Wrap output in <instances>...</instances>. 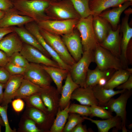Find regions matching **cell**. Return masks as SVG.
<instances>
[{
	"mask_svg": "<svg viewBox=\"0 0 132 132\" xmlns=\"http://www.w3.org/2000/svg\"><path fill=\"white\" fill-rule=\"evenodd\" d=\"M52 0H13L12 1L13 8L19 13L31 17L37 22L50 20L46 11Z\"/></svg>",
	"mask_w": 132,
	"mask_h": 132,
	"instance_id": "6da1fadb",
	"label": "cell"
},
{
	"mask_svg": "<svg viewBox=\"0 0 132 132\" xmlns=\"http://www.w3.org/2000/svg\"><path fill=\"white\" fill-rule=\"evenodd\" d=\"M50 20H79L81 18L68 0H52L46 11Z\"/></svg>",
	"mask_w": 132,
	"mask_h": 132,
	"instance_id": "7a4b0ae2",
	"label": "cell"
},
{
	"mask_svg": "<svg viewBox=\"0 0 132 132\" xmlns=\"http://www.w3.org/2000/svg\"><path fill=\"white\" fill-rule=\"evenodd\" d=\"M93 15H90L85 18H80L76 25L80 34L84 52L94 51L98 44L93 28Z\"/></svg>",
	"mask_w": 132,
	"mask_h": 132,
	"instance_id": "3957f363",
	"label": "cell"
},
{
	"mask_svg": "<svg viewBox=\"0 0 132 132\" xmlns=\"http://www.w3.org/2000/svg\"><path fill=\"white\" fill-rule=\"evenodd\" d=\"M94 62L93 51L83 52L81 58L71 66L69 71L73 81L81 87H86V79L88 67Z\"/></svg>",
	"mask_w": 132,
	"mask_h": 132,
	"instance_id": "277c9868",
	"label": "cell"
},
{
	"mask_svg": "<svg viewBox=\"0 0 132 132\" xmlns=\"http://www.w3.org/2000/svg\"><path fill=\"white\" fill-rule=\"evenodd\" d=\"M94 52V62L97 67L103 70L122 69L121 60L110 51L99 44Z\"/></svg>",
	"mask_w": 132,
	"mask_h": 132,
	"instance_id": "5b68a950",
	"label": "cell"
},
{
	"mask_svg": "<svg viewBox=\"0 0 132 132\" xmlns=\"http://www.w3.org/2000/svg\"><path fill=\"white\" fill-rule=\"evenodd\" d=\"M79 20H45L36 22L40 28L60 36L70 33L76 27Z\"/></svg>",
	"mask_w": 132,
	"mask_h": 132,
	"instance_id": "8992f818",
	"label": "cell"
},
{
	"mask_svg": "<svg viewBox=\"0 0 132 132\" xmlns=\"http://www.w3.org/2000/svg\"><path fill=\"white\" fill-rule=\"evenodd\" d=\"M39 30L45 40L64 62L71 66L76 62L69 53L60 35L41 28Z\"/></svg>",
	"mask_w": 132,
	"mask_h": 132,
	"instance_id": "52a82bcc",
	"label": "cell"
},
{
	"mask_svg": "<svg viewBox=\"0 0 132 132\" xmlns=\"http://www.w3.org/2000/svg\"><path fill=\"white\" fill-rule=\"evenodd\" d=\"M23 76L24 78L43 88L50 87L52 81L40 64L30 63Z\"/></svg>",
	"mask_w": 132,
	"mask_h": 132,
	"instance_id": "ba28073f",
	"label": "cell"
},
{
	"mask_svg": "<svg viewBox=\"0 0 132 132\" xmlns=\"http://www.w3.org/2000/svg\"><path fill=\"white\" fill-rule=\"evenodd\" d=\"M116 99L111 98L105 106L108 110L114 112L116 116L121 120V129L123 132H127L126 127V107L127 101L131 96V90H126Z\"/></svg>",
	"mask_w": 132,
	"mask_h": 132,
	"instance_id": "9c48e42d",
	"label": "cell"
},
{
	"mask_svg": "<svg viewBox=\"0 0 132 132\" xmlns=\"http://www.w3.org/2000/svg\"><path fill=\"white\" fill-rule=\"evenodd\" d=\"M25 27L35 37L40 44L48 53L53 60L56 62L60 68L69 71L71 66L64 62L52 48L47 43L41 35L39 28L36 23L33 21L25 25Z\"/></svg>",
	"mask_w": 132,
	"mask_h": 132,
	"instance_id": "30bf717a",
	"label": "cell"
},
{
	"mask_svg": "<svg viewBox=\"0 0 132 132\" xmlns=\"http://www.w3.org/2000/svg\"><path fill=\"white\" fill-rule=\"evenodd\" d=\"M20 52L30 63L60 67L54 60L46 56L35 47L24 43Z\"/></svg>",
	"mask_w": 132,
	"mask_h": 132,
	"instance_id": "8fae6325",
	"label": "cell"
},
{
	"mask_svg": "<svg viewBox=\"0 0 132 132\" xmlns=\"http://www.w3.org/2000/svg\"><path fill=\"white\" fill-rule=\"evenodd\" d=\"M61 36L69 53L76 62L78 61L81 57L84 52L79 34L74 30L70 33Z\"/></svg>",
	"mask_w": 132,
	"mask_h": 132,
	"instance_id": "7c38bea8",
	"label": "cell"
},
{
	"mask_svg": "<svg viewBox=\"0 0 132 132\" xmlns=\"http://www.w3.org/2000/svg\"><path fill=\"white\" fill-rule=\"evenodd\" d=\"M32 18L19 13L14 8L6 11L0 20V27L22 26L33 21Z\"/></svg>",
	"mask_w": 132,
	"mask_h": 132,
	"instance_id": "4fadbf2b",
	"label": "cell"
},
{
	"mask_svg": "<svg viewBox=\"0 0 132 132\" xmlns=\"http://www.w3.org/2000/svg\"><path fill=\"white\" fill-rule=\"evenodd\" d=\"M23 42L14 31L10 33L0 40V50L10 56L14 53L20 52Z\"/></svg>",
	"mask_w": 132,
	"mask_h": 132,
	"instance_id": "5bb4252c",
	"label": "cell"
},
{
	"mask_svg": "<svg viewBox=\"0 0 132 132\" xmlns=\"http://www.w3.org/2000/svg\"><path fill=\"white\" fill-rule=\"evenodd\" d=\"M120 27L118 26L115 31L110 28L107 36L101 43L99 44L118 58L121 54Z\"/></svg>",
	"mask_w": 132,
	"mask_h": 132,
	"instance_id": "9a60e30c",
	"label": "cell"
},
{
	"mask_svg": "<svg viewBox=\"0 0 132 132\" xmlns=\"http://www.w3.org/2000/svg\"><path fill=\"white\" fill-rule=\"evenodd\" d=\"M24 78L23 75L11 76L5 84L3 100L1 105H8L14 98L16 93Z\"/></svg>",
	"mask_w": 132,
	"mask_h": 132,
	"instance_id": "2e32d148",
	"label": "cell"
},
{
	"mask_svg": "<svg viewBox=\"0 0 132 132\" xmlns=\"http://www.w3.org/2000/svg\"><path fill=\"white\" fill-rule=\"evenodd\" d=\"M71 99L75 100L81 104L91 106L99 105L92 87H79L73 91Z\"/></svg>",
	"mask_w": 132,
	"mask_h": 132,
	"instance_id": "e0dca14e",
	"label": "cell"
},
{
	"mask_svg": "<svg viewBox=\"0 0 132 132\" xmlns=\"http://www.w3.org/2000/svg\"><path fill=\"white\" fill-rule=\"evenodd\" d=\"M129 16L126 15L123 19L120 30L122 34V38L121 42L120 57L122 63H127V52L128 46L132 37V28L128 23Z\"/></svg>",
	"mask_w": 132,
	"mask_h": 132,
	"instance_id": "ac0fdd59",
	"label": "cell"
},
{
	"mask_svg": "<svg viewBox=\"0 0 132 132\" xmlns=\"http://www.w3.org/2000/svg\"><path fill=\"white\" fill-rule=\"evenodd\" d=\"M132 3L131 1H125L117 7L101 13L99 15L109 22L113 28H117L122 12Z\"/></svg>",
	"mask_w": 132,
	"mask_h": 132,
	"instance_id": "d6986e66",
	"label": "cell"
},
{
	"mask_svg": "<svg viewBox=\"0 0 132 132\" xmlns=\"http://www.w3.org/2000/svg\"><path fill=\"white\" fill-rule=\"evenodd\" d=\"M92 87L94 96L97 99L99 105L105 106L109 100L114 96L121 94L126 90L106 89L103 87L97 85Z\"/></svg>",
	"mask_w": 132,
	"mask_h": 132,
	"instance_id": "ffe728a7",
	"label": "cell"
},
{
	"mask_svg": "<svg viewBox=\"0 0 132 132\" xmlns=\"http://www.w3.org/2000/svg\"><path fill=\"white\" fill-rule=\"evenodd\" d=\"M14 31L19 35L24 43L35 47L48 57H51L48 53L40 44L35 37L25 27H13Z\"/></svg>",
	"mask_w": 132,
	"mask_h": 132,
	"instance_id": "44dd1931",
	"label": "cell"
},
{
	"mask_svg": "<svg viewBox=\"0 0 132 132\" xmlns=\"http://www.w3.org/2000/svg\"><path fill=\"white\" fill-rule=\"evenodd\" d=\"M66 79L65 84L62 86L59 101V105L62 110L70 103L72 93L75 89L80 87L73 80L69 71Z\"/></svg>",
	"mask_w": 132,
	"mask_h": 132,
	"instance_id": "7402d4cb",
	"label": "cell"
},
{
	"mask_svg": "<svg viewBox=\"0 0 132 132\" xmlns=\"http://www.w3.org/2000/svg\"><path fill=\"white\" fill-rule=\"evenodd\" d=\"M125 2V0H90L89 7L93 16L99 15L106 9L117 7Z\"/></svg>",
	"mask_w": 132,
	"mask_h": 132,
	"instance_id": "603a6c76",
	"label": "cell"
},
{
	"mask_svg": "<svg viewBox=\"0 0 132 132\" xmlns=\"http://www.w3.org/2000/svg\"><path fill=\"white\" fill-rule=\"evenodd\" d=\"M115 70L110 69L103 70L97 67L93 70L88 69L86 79V87H93L97 85L99 81L102 78H105L108 80Z\"/></svg>",
	"mask_w": 132,
	"mask_h": 132,
	"instance_id": "cb8c5ba5",
	"label": "cell"
},
{
	"mask_svg": "<svg viewBox=\"0 0 132 132\" xmlns=\"http://www.w3.org/2000/svg\"><path fill=\"white\" fill-rule=\"evenodd\" d=\"M82 116L85 120H88L95 124L99 132H108L111 128L114 127L121 129V119L116 116L103 120H94L87 117Z\"/></svg>",
	"mask_w": 132,
	"mask_h": 132,
	"instance_id": "d4e9b609",
	"label": "cell"
},
{
	"mask_svg": "<svg viewBox=\"0 0 132 132\" xmlns=\"http://www.w3.org/2000/svg\"><path fill=\"white\" fill-rule=\"evenodd\" d=\"M41 65L55 83L58 92L61 93L63 81L66 78L69 71L60 67Z\"/></svg>",
	"mask_w": 132,
	"mask_h": 132,
	"instance_id": "484cf974",
	"label": "cell"
},
{
	"mask_svg": "<svg viewBox=\"0 0 132 132\" xmlns=\"http://www.w3.org/2000/svg\"><path fill=\"white\" fill-rule=\"evenodd\" d=\"M93 16V29L98 44H100L107 36L111 27L108 22L99 15Z\"/></svg>",
	"mask_w": 132,
	"mask_h": 132,
	"instance_id": "4316f807",
	"label": "cell"
},
{
	"mask_svg": "<svg viewBox=\"0 0 132 132\" xmlns=\"http://www.w3.org/2000/svg\"><path fill=\"white\" fill-rule=\"evenodd\" d=\"M42 88L24 78L16 93L14 98L22 99L39 93Z\"/></svg>",
	"mask_w": 132,
	"mask_h": 132,
	"instance_id": "83f0119b",
	"label": "cell"
},
{
	"mask_svg": "<svg viewBox=\"0 0 132 132\" xmlns=\"http://www.w3.org/2000/svg\"><path fill=\"white\" fill-rule=\"evenodd\" d=\"M131 74L126 70L121 69L116 70L103 87L113 89L126 81Z\"/></svg>",
	"mask_w": 132,
	"mask_h": 132,
	"instance_id": "f1b7e54d",
	"label": "cell"
},
{
	"mask_svg": "<svg viewBox=\"0 0 132 132\" xmlns=\"http://www.w3.org/2000/svg\"><path fill=\"white\" fill-rule=\"evenodd\" d=\"M70 103L63 109L62 110L59 109L56 117L50 129L51 132H63L68 117Z\"/></svg>",
	"mask_w": 132,
	"mask_h": 132,
	"instance_id": "f546056e",
	"label": "cell"
},
{
	"mask_svg": "<svg viewBox=\"0 0 132 132\" xmlns=\"http://www.w3.org/2000/svg\"><path fill=\"white\" fill-rule=\"evenodd\" d=\"M71 3L81 18L92 15L89 7L90 0H68Z\"/></svg>",
	"mask_w": 132,
	"mask_h": 132,
	"instance_id": "4dcf8cb0",
	"label": "cell"
},
{
	"mask_svg": "<svg viewBox=\"0 0 132 132\" xmlns=\"http://www.w3.org/2000/svg\"><path fill=\"white\" fill-rule=\"evenodd\" d=\"M24 115L33 120L36 123L43 124L46 119V114L41 110L36 108L27 106Z\"/></svg>",
	"mask_w": 132,
	"mask_h": 132,
	"instance_id": "1f68e13d",
	"label": "cell"
},
{
	"mask_svg": "<svg viewBox=\"0 0 132 132\" xmlns=\"http://www.w3.org/2000/svg\"><path fill=\"white\" fill-rule=\"evenodd\" d=\"M27 107H33L42 111L46 114L47 113V109L44 105L39 93L35 94L23 99Z\"/></svg>",
	"mask_w": 132,
	"mask_h": 132,
	"instance_id": "d6a6232c",
	"label": "cell"
},
{
	"mask_svg": "<svg viewBox=\"0 0 132 132\" xmlns=\"http://www.w3.org/2000/svg\"><path fill=\"white\" fill-rule=\"evenodd\" d=\"M19 131L23 132H40L41 130L35 122L30 118L23 115L19 125Z\"/></svg>",
	"mask_w": 132,
	"mask_h": 132,
	"instance_id": "836d02e7",
	"label": "cell"
},
{
	"mask_svg": "<svg viewBox=\"0 0 132 132\" xmlns=\"http://www.w3.org/2000/svg\"><path fill=\"white\" fill-rule=\"evenodd\" d=\"M52 87L50 86L47 88H42L39 93L48 112H49L52 111L54 107L53 100L50 94Z\"/></svg>",
	"mask_w": 132,
	"mask_h": 132,
	"instance_id": "e575fe53",
	"label": "cell"
},
{
	"mask_svg": "<svg viewBox=\"0 0 132 132\" xmlns=\"http://www.w3.org/2000/svg\"><path fill=\"white\" fill-rule=\"evenodd\" d=\"M90 108V117H97L103 119L112 117L111 112L98 105L91 106Z\"/></svg>",
	"mask_w": 132,
	"mask_h": 132,
	"instance_id": "d590c367",
	"label": "cell"
},
{
	"mask_svg": "<svg viewBox=\"0 0 132 132\" xmlns=\"http://www.w3.org/2000/svg\"><path fill=\"white\" fill-rule=\"evenodd\" d=\"M68 120L65 125L63 132H71L72 129L77 124L82 123L84 121L83 116L74 113H71L68 116Z\"/></svg>",
	"mask_w": 132,
	"mask_h": 132,
	"instance_id": "8d00e7d4",
	"label": "cell"
},
{
	"mask_svg": "<svg viewBox=\"0 0 132 132\" xmlns=\"http://www.w3.org/2000/svg\"><path fill=\"white\" fill-rule=\"evenodd\" d=\"M90 106L73 103L69 105V113L77 114L82 116H91Z\"/></svg>",
	"mask_w": 132,
	"mask_h": 132,
	"instance_id": "74e56055",
	"label": "cell"
},
{
	"mask_svg": "<svg viewBox=\"0 0 132 132\" xmlns=\"http://www.w3.org/2000/svg\"><path fill=\"white\" fill-rule=\"evenodd\" d=\"M9 62L19 66L27 68L30 63L20 52H16L9 57Z\"/></svg>",
	"mask_w": 132,
	"mask_h": 132,
	"instance_id": "f35d334b",
	"label": "cell"
},
{
	"mask_svg": "<svg viewBox=\"0 0 132 132\" xmlns=\"http://www.w3.org/2000/svg\"><path fill=\"white\" fill-rule=\"evenodd\" d=\"M8 105L2 106L0 105V114L4 122L5 127V132H15L16 131L12 130L10 127L8 120L7 110Z\"/></svg>",
	"mask_w": 132,
	"mask_h": 132,
	"instance_id": "ab89813d",
	"label": "cell"
},
{
	"mask_svg": "<svg viewBox=\"0 0 132 132\" xmlns=\"http://www.w3.org/2000/svg\"><path fill=\"white\" fill-rule=\"evenodd\" d=\"M4 67L9 73L11 76L22 75L24 73L26 68L19 66L8 62Z\"/></svg>",
	"mask_w": 132,
	"mask_h": 132,
	"instance_id": "60d3db41",
	"label": "cell"
},
{
	"mask_svg": "<svg viewBox=\"0 0 132 132\" xmlns=\"http://www.w3.org/2000/svg\"><path fill=\"white\" fill-rule=\"evenodd\" d=\"M13 110L16 112H19L23 109L25 104L22 99L17 98L11 102Z\"/></svg>",
	"mask_w": 132,
	"mask_h": 132,
	"instance_id": "b9f144b4",
	"label": "cell"
},
{
	"mask_svg": "<svg viewBox=\"0 0 132 132\" xmlns=\"http://www.w3.org/2000/svg\"><path fill=\"white\" fill-rule=\"evenodd\" d=\"M11 75L6 68L0 66V83L5 84Z\"/></svg>",
	"mask_w": 132,
	"mask_h": 132,
	"instance_id": "7bdbcfd3",
	"label": "cell"
},
{
	"mask_svg": "<svg viewBox=\"0 0 132 132\" xmlns=\"http://www.w3.org/2000/svg\"><path fill=\"white\" fill-rule=\"evenodd\" d=\"M13 8L11 0H0V10L6 12Z\"/></svg>",
	"mask_w": 132,
	"mask_h": 132,
	"instance_id": "ee69618b",
	"label": "cell"
},
{
	"mask_svg": "<svg viewBox=\"0 0 132 132\" xmlns=\"http://www.w3.org/2000/svg\"><path fill=\"white\" fill-rule=\"evenodd\" d=\"M118 90H131L132 88V75H130L127 80L116 87Z\"/></svg>",
	"mask_w": 132,
	"mask_h": 132,
	"instance_id": "f6af8a7d",
	"label": "cell"
},
{
	"mask_svg": "<svg viewBox=\"0 0 132 132\" xmlns=\"http://www.w3.org/2000/svg\"><path fill=\"white\" fill-rule=\"evenodd\" d=\"M9 60V57L5 53L0 50V66L4 67Z\"/></svg>",
	"mask_w": 132,
	"mask_h": 132,
	"instance_id": "bcb514c9",
	"label": "cell"
},
{
	"mask_svg": "<svg viewBox=\"0 0 132 132\" xmlns=\"http://www.w3.org/2000/svg\"><path fill=\"white\" fill-rule=\"evenodd\" d=\"M14 31L13 27H0V40L7 34Z\"/></svg>",
	"mask_w": 132,
	"mask_h": 132,
	"instance_id": "7dc6e473",
	"label": "cell"
},
{
	"mask_svg": "<svg viewBox=\"0 0 132 132\" xmlns=\"http://www.w3.org/2000/svg\"><path fill=\"white\" fill-rule=\"evenodd\" d=\"M88 132L86 128L83 125L82 123L76 125L72 130L71 132Z\"/></svg>",
	"mask_w": 132,
	"mask_h": 132,
	"instance_id": "c3c4849f",
	"label": "cell"
},
{
	"mask_svg": "<svg viewBox=\"0 0 132 132\" xmlns=\"http://www.w3.org/2000/svg\"><path fill=\"white\" fill-rule=\"evenodd\" d=\"M5 84L0 83V105L1 104L3 98V89L4 88Z\"/></svg>",
	"mask_w": 132,
	"mask_h": 132,
	"instance_id": "681fc988",
	"label": "cell"
},
{
	"mask_svg": "<svg viewBox=\"0 0 132 132\" xmlns=\"http://www.w3.org/2000/svg\"><path fill=\"white\" fill-rule=\"evenodd\" d=\"M108 80L107 79L105 78H101L99 81L97 85L103 87L106 84Z\"/></svg>",
	"mask_w": 132,
	"mask_h": 132,
	"instance_id": "f907efd6",
	"label": "cell"
},
{
	"mask_svg": "<svg viewBox=\"0 0 132 132\" xmlns=\"http://www.w3.org/2000/svg\"><path fill=\"white\" fill-rule=\"evenodd\" d=\"M2 126H4V125L0 114V132H1Z\"/></svg>",
	"mask_w": 132,
	"mask_h": 132,
	"instance_id": "816d5d0a",
	"label": "cell"
},
{
	"mask_svg": "<svg viewBox=\"0 0 132 132\" xmlns=\"http://www.w3.org/2000/svg\"><path fill=\"white\" fill-rule=\"evenodd\" d=\"M5 12L4 11L0 10V20L4 16Z\"/></svg>",
	"mask_w": 132,
	"mask_h": 132,
	"instance_id": "f5cc1de1",
	"label": "cell"
},
{
	"mask_svg": "<svg viewBox=\"0 0 132 132\" xmlns=\"http://www.w3.org/2000/svg\"><path fill=\"white\" fill-rule=\"evenodd\" d=\"M126 70L129 73L131 74L132 73V68H128L126 69Z\"/></svg>",
	"mask_w": 132,
	"mask_h": 132,
	"instance_id": "db71d44e",
	"label": "cell"
},
{
	"mask_svg": "<svg viewBox=\"0 0 132 132\" xmlns=\"http://www.w3.org/2000/svg\"><path fill=\"white\" fill-rule=\"evenodd\" d=\"M125 1H129L132 2V0H125Z\"/></svg>",
	"mask_w": 132,
	"mask_h": 132,
	"instance_id": "11a10c76",
	"label": "cell"
},
{
	"mask_svg": "<svg viewBox=\"0 0 132 132\" xmlns=\"http://www.w3.org/2000/svg\"></svg>",
	"mask_w": 132,
	"mask_h": 132,
	"instance_id": "9f6ffc18",
	"label": "cell"
},
{
	"mask_svg": "<svg viewBox=\"0 0 132 132\" xmlns=\"http://www.w3.org/2000/svg\"></svg>",
	"mask_w": 132,
	"mask_h": 132,
	"instance_id": "6f0895ef",
	"label": "cell"
},
{
	"mask_svg": "<svg viewBox=\"0 0 132 132\" xmlns=\"http://www.w3.org/2000/svg\"><path fill=\"white\" fill-rule=\"evenodd\" d=\"M12 1L13 0H11Z\"/></svg>",
	"mask_w": 132,
	"mask_h": 132,
	"instance_id": "680465c9",
	"label": "cell"
}]
</instances>
